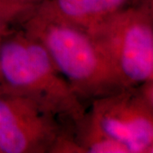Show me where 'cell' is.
I'll use <instances>...</instances> for the list:
<instances>
[{"label":"cell","instance_id":"obj_7","mask_svg":"<svg viewBox=\"0 0 153 153\" xmlns=\"http://www.w3.org/2000/svg\"><path fill=\"white\" fill-rule=\"evenodd\" d=\"M36 6L18 3L14 0H0V36L4 37L20 30L30 18Z\"/></svg>","mask_w":153,"mask_h":153},{"label":"cell","instance_id":"obj_1","mask_svg":"<svg viewBox=\"0 0 153 153\" xmlns=\"http://www.w3.org/2000/svg\"><path fill=\"white\" fill-rule=\"evenodd\" d=\"M0 89L33 99L73 132L87 111L44 46L22 29L1 40Z\"/></svg>","mask_w":153,"mask_h":153},{"label":"cell","instance_id":"obj_6","mask_svg":"<svg viewBox=\"0 0 153 153\" xmlns=\"http://www.w3.org/2000/svg\"><path fill=\"white\" fill-rule=\"evenodd\" d=\"M74 139L82 153H130L123 143L106 134L87 115L74 130Z\"/></svg>","mask_w":153,"mask_h":153},{"label":"cell","instance_id":"obj_8","mask_svg":"<svg viewBox=\"0 0 153 153\" xmlns=\"http://www.w3.org/2000/svg\"><path fill=\"white\" fill-rule=\"evenodd\" d=\"M14 1H16L18 3L24 4L37 6L38 4H39L40 3H42L43 1H44V0H14Z\"/></svg>","mask_w":153,"mask_h":153},{"label":"cell","instance_id":"obj_4","mask_svg":"<svg viewBox=\"0 0 153 153\" xmlns=\"http://www.w3.org/2000/svg\"><path fill=\"white\" fill-rule=\"evenodd\" d=\"M68 134L73 130L47 107L0 89L1 153H51Z\"/></svg>","mask_w":153,"mask_h":153},{"label":"cell","instance_id":"obj_9","mask_svg":"<svg viewBox=\"0 0 153 153\" xmlns=\"http://www.w3.org/2000/svg\"><path fill=\"white\" fill-rule=\"evenodd\" d=\"M2 38H3V37H1V36H0V44H1V40H2Z\"/></svg>","mask_w":153,"mask_h":153},{"label":"cell","instance_id":"obj_2","mask_svg":"<svg viewBox=\"0 0 153 153\" xmlns=\"http://www.w3.org/2000/svg\"><path fill=\"white\" fill-rule=\"evenodd\" d=\"M21 29L44 46L82 101H92L126 88L87 31L35 12Z\"/></svg>","mask_w":153,"mask_h":153},{"label":"cell","instance_id":"obj_3","mask_svg":"<svg viewBox=\"0 0 153 153\" xmlns=\"http://www.w3.org/2000/svg\"><path fill=\"white\" fill-rule=\"evenodd\" d=\"M86 31L125 87L153 82L152 0H139Z\"/></svg>","mask_w":153,"mask_h":153},{"label":"cell","instance_id":"obj_5","mask_svg":"<svg viewBox=\"0 0 153 153\" xmlns=\"http://www.w3.org/2000/svg\"><path fill=\"white\" fill-rule=\"evenodd\" d=\"M87 115L130 153L153 152V82L126 87L91 101Z\"/></svg>","mask_w":153,"mask_h":153}]
</instances>
